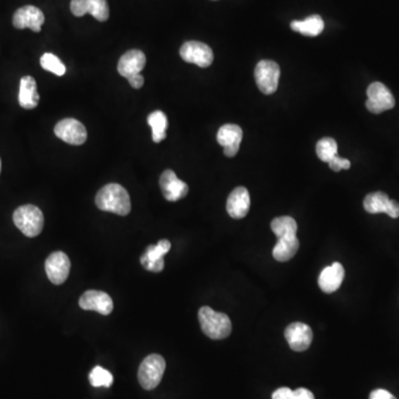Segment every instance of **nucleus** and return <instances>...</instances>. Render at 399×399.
Listing matches in <instances>:
<instances>
[{
    "instance_id": "f257e3e1",
    "label": "nucleus",
    "mask_w": 399,
    "mask_h": 399,
    "mask_svg": "<svg viewBox=\"0 0 399 399\" xmlns=\"http://www.w3.org/2000/svg\"><path fill=\"white\" fill-rule=\"evenodd\" d=\"M96 204L104 212H111L125 216L131 211L129 193L117 183L106 184L96 195Z\"/></svg>"
},
{
    "instance_id": "f03ea898",
    "label": "nucleus",
    "mask_w": 399,
    "mask_h": 399,
    "mask_svg": "<svg viewBox=\"0 0 399 399\" xmlns=\"http://www.w3.org/2000/svg\"><path fill=\"white\" fill-rule=\"evenodd\" d=\"M201 329L211 340H224L232 332L230 317L224 313L213 311L209 306H203L199 311Z\"/></svg>"
},
{
    "instance_id": "7ed1b4c3",
    "label": "nucleus",
    "mask_w": 399,
    "mask_h": 399,
    "mask_svg": "<svg viewBox=\"0 0 399 399\" xmlns=\"http://www.w3.org/2000/svg\"><path fill=\"white\" fill-rule=\"evenodd\" d=\"M13 223L25 235L35 238L39 235L44 228V214L36 205H21L13 212Z\"/></svg>"
},
{
    "instance_id": "20e7f679",
    "label": "nucleus",
    "mask_w": 399,
    "mask_h": 399,
    "mask_svg": "<svg viewBox=\"0 0 399 399\" xmlns=\"http://www.w3.org/2000/svg\"><path fill=\"white\" fill-rule=\"evenodd\" d=\"M166 371V360L158 354H152L145 357L139 367L137 379L142 388L152 391L160 383Z\"/></svg>"
},
{
    "instance_id": "39448f33",
    "label": "nucleus",
    "mask_w": 399,
    "mask_h": 399,
    "mask_svg": "<svg viewBox=\"0 0 399 399\" xmlns=\"http://www.w3.org/2000/svg\"><path fill=\"white\" fill-rule=\"evenodd\" d=\"M255 82L264 94H273L278 90L280 80V66L272 60H262L255 68Z\"/></svg>"
},
{
    "instance_id": "423d86ee",
    "label": "nucleus",
    "mask_w": 399,
    "mask_h": 399,
    "mask_svg": "<svg viewBox=\"0 0 399 399\" xmlns=\"http://www.w3.org/2000/svg\"><path fill=\"white\" fill-rule=\"evenodd\" d=\"M366 106L372 113L379 114L395 106V98L383 83L373 82L367 89Z\"/></svg>"
},
{
    "instance_id": "0eeeda50",
    "label": "nucleus",
    "mask_w": 399,
    "mask_h": 399,
    "mask_svg": "<svg viewBox=\"0 0 399 399\" xmlns=\"http://www.w3.org/2000/svg\"><path fill=\"white\" fill-rule=\"evenodd\" d=\"M180 56L188 63H195L201 68L212 65L214 55L208 44L200 42H188L180 49Z\"/></svg>"
},
{
    "instance_id": "6e6552de",
    "label": "nucleus",
    "mask_w": 399,
    "mask_h": 399,
    "mask_svg": "<svg viewBox=\"0 0 399 399\" xmlns=\"http://www.w3.org/2000/svg\"><path fill=\"white\" fill-rule=\"evenodd\" d=\"M55 135L63 142L81 145L86 142L87 130L80 121L75 119L61 120L55 127Z\"/></svg>"
},
{
    "instance_id": "1a4fd4ad",
    "label": "nucleus",
    "mask_w": 399,
    "mask_h": 399,
    "mask_svg": "<svg viewBox=\"0 0 399 399\" xmlns=\"http://www.w3.org/2000/svg\"><path fill=\"white\" fill-rule=\"evenodd\" d=\"M70 259L63 252H54L46 261V273L52 284L60 286L67 281L70 273Z\"/></svg>"
},
{
    "instance_id": "9d476101",
    "label": "nucleus",
    "mask_w": 399,
    "mask_h": 399,
    "mask_svg": "<svg viewBox=\"0 0 399 399\" xmlns=\"http://www.w3.org/2000/svg\"><path fill=\"white\" fill-rule=\"evenodd\" d=\"M364 209L371 214L386 213L391 218H399V203L391 200L383 192H374L366 195Z\"/></svg>"
},
{
    "instance_id": "9b49d317",
    "label": "nucleus",
    "mask_w": 399,
    "mask_h": 399,
    "mask_svg": "<svg viewBox=\"0 0 399 399\" xmlns=\"http://www.w3.org/2000/svg\"><path fill=\"white\" fill-rule=\"evenodd\" d=\"M70 9L75 17L90 13L91 16L102 23L109 19V5L106 0H71Z\"/></svg>"
},
{
    "instance_id": "f8f14e48",
    "label": "nucleus",
    "mask_w": 399,
    "mask_h": 399,
    "mask_svg": "<svg viewBox=\"0 0 399 399\" xmlns=\"http://www.w3.org/2000/svg\"><path fill=\"white\" fill-rule=\"evenodd\" d=\"M171 249V243L168 240H160L156 245L147 247L142 257H140L141 264L145 270L150 272L160 273L164 269V255Z\"/></svg>"
},
{
    "instance_id": "ddd939ff",
    "label": "nucleus",
    "mask_w": 399,
    "mask_h": 399,
    "mask_svg": "<svg viewBox=\"0 0 399 399\" xmlns=\"http://www.w3.org/2000/svg\"><path fill=\"white\" fill-rule=\"evenodd\" d=\"M44 23V15L38 7L24 6L15 13L13 18V27L17 29H32V32H42Z\"/></svg>"
},
{
    "instance_id": "4468645a",
    "label": "nucleus",
    "mask_w": 399,
    "mask_h": 399,
    "mask_svg": "<svg viewBox=\"0 0 399 399\" xmlns=\"http://www.w3.org/2000/svg\"><path fill=\"white\" fill-rule=\"evenodd\" d=\"M286 338L294 352H304L311 346L313 332L309 325L304 323H292L286 329Z\"/></svg>"
},
{
    "instance_id": "2eb2a0df",
    "label": "nucleus",
    "mask_w": 399,
    "mask_h": 399,
    "mask_svg": "<svg viewBox=\"0 0 399 399\" xmlns=\"http://www.w3.org/2000/svg\"><path fill=\"white\" fill-rule=\"evenodd\" d=\"M242 137H243V131L241 127L233 123L222 125L216 135L219 145L223 147L224 154L228 158H233L239 152Z\"/></svg>"
},
{
    "instance_id": "dca6fc26",
    "label": "nucleus",
    "mask_w": 399,
    "mask_h": 399,
    "mask_svg": "<svg viewBox=\"0 0 399 399\" xmlns=\"http://www.w3.org/2000/svg\"><path fill=\"white\" fill-rule=\"evenodd\" d=\"M160 188L168 202H176L187 197L189 187L172 170H166L160 178Z\"/></svg>"
},
{
    "instance_id": "f3484780",
    "label": "nucleus",
    "mask_w": 399,
    "mask_h": 399,
    "mask_svg": "<svg viewBox=\"0 0 399 399\" xmlns=\"http://www.w3.org/2000/svg\"><path fill=\"white\" fill-rule=\"evenodd\" d=\"M79 305L85 311H94L102 315H109L113 309V302L102 290H87L79 300Z\"/></svg>"
},
{
    "instance_id": "a211bd4d",
    "label": "nucleus",
    "mask_w": 399,
    "mask_h": 399,
    "mask_svg": "<svg viewBox=\"0 0 399 399\" xmlns=\"http://www.w3.org/2000/svg\"><path fill=\"white\" fill-rule=\"evenodd\" d=\"M251 197L247 188L238 187L228 195L226 201V211L231 218L243 219L249 213Z\"/></svg>"
},
{
    "instance_id": "6ab92c4d",
    "label": "nucleus",
    "mask_w": 399,
    "mask_h": 399,
    "mask_svg": "<svg viewBox=\"0 0 399 399\" xmlns=\"http://www.w3.org/2000/svg\"><path fill=\"white\" fill-rule=\"evenodd\" d=\"M147 63V58L141 50H129L120 58L118 71L125 78L129 79L139 75L143 70Z\"/></svg>"
},
{
    "instance_id": "aec40b11",
    "label": "nucleus",
    "mask_w": 399,
    "mask_h": 399,
    "mask_svg": "<svg viewBox=\"0 0 399 399\" xmlns=\"http://www.w3.org/2000/svg\"><path fill=\"white\" fill-rule=\"evenodd\" d=\"M345 270L340 263H333L331 266L325 267L319 278V286L324 293H334L342 286Z\"/></svg>"
},
{
    "instance_id": "412c9836",
    "label": "nucleus",
    "mask_w": 399,
    "mask_h": 399,
    "mask_svg": "<svg viewBox=\"0 0 399 399\" xmlns=\"http://www.w3.org/2000/svg\"><path fill=\"white\" fill-rule=\"evenodd\" d=\"M18 100L24 109H35L39 104L40 96L37 91V82L30 75L21 78Z\"/></svg>"
},
{
    "instance_id": "4be33fe9",
    "label": "nucleus",
    "mask_w": 399,
    "mask_h": 399,
    "mask_svg": "<svg viewBox=\"0 0 399 399\" xmlns=\"http://www.w3.org/2000/svg\"><path fill=\"white\" fill-rule=\"evenodd\" d=\"M300 249V241L297 236H288L278 239V243L275 244L273 249V257L278 262H288L293 259Z\"/></svg>"
},
{
    "instance_id": "5701e85b",
    "label": "nucleus",
    "mask_w": 399,
    "mask_h": 399,
    "mask_svg": "<svg viewBox=\"0 0 399 399\" xmlns=\"http://www.w3.org/2000/svg\"><path fill=\"white\" fill-rule=\"evenodd\" d=\"M290 28L304 36L317 37L324 30V21L319 15H313L304 20L292 21Z\"/></svg>"
},
{
    "instance_id": "b1692460",
    "label": "nucleus",
    "mask_w": 399,
    "mask_h": 399,
    "mask_svg": "<svg viewBox=\"0 0 399 399\" xmlns=\"http://www.w3.org/2000/svg\"><path fill=\"white\" fill-rule=\"evenodd\" d=\"M148 123L152 129L153 142L159 143L166 139L168 123L164 112L158 110L149 114Z\"/></svg>"
},
{
    "instance_id": "393cba45",
    "label": "nucleus",
    "mask_w": 399,
    "mask_h": 399,
    "mask_svg": "<svg viewBox=\"0 0 399 399\" xmlns=\"http://www.w3.org/2000/svg\"><path fill=\"white\" fill-rule=\"evenodd\" d=\"M271 228L278 239L296 235L297 233V223L290 216H280L274 219L271 223Z\"/></svg>"
},
{
    "instance_id": "a878e982",
    "label": "nucleus",
    "mask_w": 399,
    "mask_h": 399,
    "mask_svg": "<svg viewBox=\"0 0 399 399\" xmlns=\"http://www.w3.org/2000/svg\"><path fill=\"white\" fill-rule=\"evenodd\" d=\"M337 150H338V145L333 137H323L317 142V154L319 160L323 162L329 164L334 156H338Z\"/></svg>"
},
{
    "instance_id": "bb28decb",
    "label": "nucleus",
    "mask_w": 399,
    "mask_h": 399,
    "mask_svg": "<svg viewBox=\"0 0 399 399\" xmlns=\"http://www.w3.org/2000/svg\"><path fill=\"white\" fill-rule=\"evenodd\" d=\"M89 381L94 387H110L113 383V376L104 368L96 366L89 375Z\"/></svg>"
},
{
    "instance_id": "cd10ccee",
    "label": "nucleus",
    "mask_w": 399,
    "mask_h": 399,
    "mask_svg": "<svg viewBox=\"0 0 399 399\" xmlns=\"http://www.w3.org/2000/svg\"><path fill=\"white\" fill-rule=\"evenodd\" d=\"M40 65L44 70L50 71V73H55L56 75H59V77L66 73V66L54 54H49V52L44 54L40 59Z\"/></svg>"
},
{
    "instance_id": "c85d7f7f",
    "label": "nucleus",
    "mask_w": 399,
    "mask_h": 399,
    "mask_svg": "<svg viewBox=\"0 0 399 399\" xmlns=\"http://www.w3.org/2000/svg\"><path fill=\"white\" fill-rule=\"evenodd\" d=\"M329 168L335 172H340V170H348L350 168V161L338 156H334L332 160L329 161Z\"/></svg>"
},
{
    "instance_id": "c756f323",
    "label": "nucleus",
    "mask_w": 399,
    "mask_h": 399,
    "mask_svg": "<svg viewBox=\"0 0 399 399\" xmlns=\"http://www.w3.org/2000/svg\"><path fill=\"white\" fill-rule=\"evenodd\" d=\"M272 399H294V391L288 387H281L273 393Z\"/></svg>"
},
{
    "instance_id": "7c9ffc66",
    "label": "nucleus",
    "mask_w": 399,
    "mask_h": 399,
    "mask_svg": "<svg viewBox=\"0 0 399 399\" xmlns=\"http://www.w3.org/2000/svg\"><path fill=\"white\" fill-rule=\"evenodd\" d=\"M369 399H396V397L385 389H375L369 395Z\"/></svg>"
},
{
    "instance_id": "2f4dec72",
    "label": "nucleus",
    "mask_w": 399,
    "mask_h": 399,
    "mask_svg": "<svg viewBox=\"0 0 399 399\" xmlns=\"http://www.w3.org/2000/svg\"><path fill=\"white\" fill-rule=\"evenodd\" d=\"M294 391V399H315L313 393L309 389L297 388Z\"/></svg>"
},
{
    "instance_id": "473e14b6",
    "label": "nucleus",
    "mask_w": 399,
    "mask_h": 399,
    "mask_svg": "<svg viewBox=\"0 0 399 399\" xmlns=\"http://www.w3.org/2000/svg\"><path fill=\"white\" fill-rule=\"evenodd\" d=\"M131 87L135 89H140L141 87L145 85V78H143L142 75L139 73V75H133L131 78L128 79Z\"/></svg>"
},
{
    "instance_id": "72a5a7b5",
    "label": "nucleus",
    "mask_w": 399,
    "mask_h": 399,
    "mask_svg": "<svg viewBox=\"0 0 399 399\" xmlns=\"http://www.w3.org/2000/svg\"><path fill=\"white\" fill-rule=\"evenodd\" d=\"M0 172H1V160H0Z\"/></svg>"
}]
</instances>
